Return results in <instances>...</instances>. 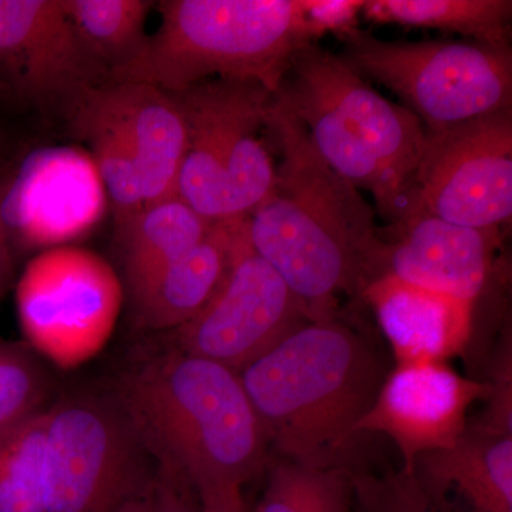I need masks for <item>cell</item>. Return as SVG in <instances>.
<instances>
[{"label": "cell", "mask_w": 512, "mask_h": 512, "mask_svg": "<svg viewBox=\"0 0 512 512\" xmlns=\"http://www.w3.org/2000/svg\"><path fill=\"white\" fill-rule=\"evenodd\" d=\"M269 130L279 163L271 190L247 217L249 241L309 319L336 318L340 296L362 299L386 272L382 228L362 192L323 161L276 93Z\"/></svg>", "instance_id": "6da1fadb"}, {"label": "cell", "mask_w": 512, "mask_h": 512, "mask_svg": "<svg viewBox=\"0 0 512 512\" xmlns=\"http://www.w3.org/2000/svg\"><path fill=\"white\" fill-rule=\"evenodd\" d=\"M109 389L148 454L180 471L202 508L242 503L244 485L266 470L268 437L235 370L158 340Z\"/></svg>", "instance_id": "7a4b0ae2"}, {"label": "cell", "mask_w": 512, "mask_h": 512, "mask_svg": "<svg viewBox=\"0 0 512 512\" xmlns=\"http://www.w3.org/2000/svg\"><path fill=\"white\" fill-rule=\"evenodd\" d=\"M238 373L271 456L313 467L353 466L357 423L386 377L375 350L336 318L303 323Z\"/></svg>", "instance_id": "3957f363"}, {"label": "cell", "mask_w": 512, "mask_h": 512, "mask_svg": "<svg viewBox=\"0 0 512 512\" xmlns=\"http://www.w3.org/2000/svg\"><path fill=\"white\" fill-rule=\"evenodd\" d=\"M148 456L109 387L74 390L0 439V512H113Z\"/></svg>", "instance_id": "277c9868"}, {"label": "cell", "mask_w": 512, "mask_h": 512, "mask_svg": "<svg viewBox=\"0 0 512 512\" xmlns=\"http://www.w3.org/2000/svg\"><path fill=\"white\" fill-rule=\"evenodd\" d=\"M276 96L305 128L323 161L360 192H370L387 225L412 211L427 133L406 107L384 99L318 42L293 55Z\"/></svg>", "instance_id": "5b68a950"}, {"label": "cell", "mask_w": 512, "mask_h": 512, "mask_svg": "<svg viewBox=\"0 0 512 512\" xmlns=\"http://www.w3.org/2000/svg\"><path fill=\"white\" fill-rule=\"evenodd\" d=\"M143 47L109 74L168 93L204 80L262 84L276 93L293 55L315 43L303 0H164Z\"/></svg>", "instance_id": "8992f818"}, {"label": "cell", "mask_w": 512, "mask_h": 512, "mask_svg": "<svg viewBox=\"0 0 512 512\" xmlns=\"http://www.w3.org/2000/svg\"><path fill=\"white\" fill-rule=\"evenodd\" d=\"M173 94L187 127L178 197L211 224L248 217L275 180V94L259 83L222 79Z\"/></svg>", "instance_id": "52a82bcc"}, {"label": "cell", "mask_w": 512, "mask_h": 512, "mask_svg": "<svg viewBox=\"0 0 512 512\" xmlns=\"http://www.w3.org/2000/svg\"><path fill=\"white\" fill-rule=\"evenodd\" d=\"M340 40L339 56L396 94L427 134L512 107L511 47L387 42L359 28Z\"/></svg>", "instance_id": "ba28073f"}, {"label": "cell", "mask_w": 512, "mask_h": 512, "mask_svg": "<svg viewBox=\"0 0 512 512\" xmlns=\"http://www.w3.org/2000/svg\"><path fill=\"white\" fill-rule=\"evenodd\" d=\"M309 320L282 276L252 248L245 218L220 288L190 322L163 333V342L241 372Z\"/></svg>", "instance_id": "9c48e42d"}, {"label": "cell", "mask_w": 512, "mask_h": 512, "mask_svg": "<svg viewBox=\"0 0 512 512\" xmlns=\"http://www.w3.org/2000/svg\"><path fill=\"white\" fill-rule=\"evenodd\" d=\"M413 210L470 228H503L512 215V107L427 134Z\"/></svg>", "instance_id": "30bf717a"}, {"label": "cell", "mask_w": 512, "mask_h": 512, "mask_svg": "<svg viewBox=\"0 0 512 512\" xmlns=\"http://www.w3.org/2000/svg\"><path fill=\"white\" fill-rule=\"evenodd\" d=\"M119 278L104 259L86 249L50 248L26 266L16 302L23 332L35 350L66 357L97 348L119 312Z\"/></svg>", "instance_id": "8fae6325"}, {"label": "cell", "mask_w": 512, "mask_h": 512, "mask_svg": "<svg viewBox=\"0 0 512 512\" xmlns=\"http://www.w3.org/2000/svg\"><path fill=\"white\" fill-rule=\"evenodd\" d=\"M0 79L10 97L64 109L109 72L87 52L63 0H0Z\"/></svg>", "instance_id": "7c38bea8"}, {"label": "cell", "mask_w": 512, "mask_h": 512, "mask_svg": "<svg viewBox=\"0 0 512 512\" xmlns=\"http://www.w3.org/2000/svg\"><path fill=\"white\" fill-rule=\"evenodd\" d=\"M109 202L89 153L45 148L9 175L0 218L13 247H63L103 217Z\"/></svg>", "instance_id": "4fadbf2b"}, {"label": "cell", "mask_w": 512, "mask_h": 512, "mask_svg": "<svg viewBox=\"0 0 512 512\" xmlns=\"http://www.w3.org/2000/svg\"><path fill=\"white\" fill-rule=\"evenodd\" d=\"M493 390L491 384L458 375L447 363H402L384 377L356 433L392 439L402 454V470L413 473L421 454L453 447L461 439L468 410L490 399Z\"/></svg>", "instance_id": "5bb4252c"}, {"label": "cell", "mask_w": 512, "mask_h": 512, "mask_svg": "<svg viewBox=\"0 0 512 512\" xmlns=\"http://www.w3.org/2000/svg\"><path fill=\"white\" fill-rule=\"evenodd\" d=\"M380 232L387 274L473 305L490 281L501 242L500 228L463 227L420 210Z\"/></svg>", "instance_id": "9a60e30c"}, {"label": "cell", "mask_w": 512, "mask_h": 512, "mask_svg": "<svg viewBox=\"0 0 512 512\" xmlns=\"http://www.w3.org/2000/svg\"><path fill=\"white\" fill-rule=\"evenodd\" d=\"M70 109L99 120L126 141L140 165L146 207L177 195L187 127L173 93L107 80L80 93L64 107Z\"/></svg>", "instance_id": "2e32d148"}, {"label": "cell", "mask_w": 512, "mask_h": 512, "mask_svg": "<svg viewBox=\"0 0 512 512\" xmlns=\"http://www.w3.org/2000/svg\"><path fill=\"white\" fill-rule=\"evenodd\" d=\"M372 306L397 365L460 355L473 333V303L383 274L362 295Z\"/></svg>", "instance_id": "e0dca14e"}, {"label": "cell", "mask_w": 512, "mask_h": 512, "mask_svg": "<svg viewBox=\"0 0 512 512\" xmlns=\"http://www.w3.org/2000/svg\"><path fill=\"white\" fill-rule=\"evenodd\" d=\"M245 218L214 222L201 242L128 296L136 329L171 332L202 311L227 274L235 238Z\"/></svg>", "instance_id": "ac0fdd59"}, {"label": "cell", "mask_w": 512, "mask_h": 512, "mask_svg": "<svg viewBox=\"0 0 512 512\" xmlns=\"http://www.w3.org/2000/svg\"><path fill=\"white\" fill-rule=\"evenodd\" d=\"M413 471L431 494H454L468 512H512L511 434L466 430L453 447L421 454Z\"/></svg>", "instance_id": "d6986e66"}, {"label": "cell", "mask_w": 512, "mask_h": 512, "mask_svg": "<svg viewBox=\"0 0 512 512\" xmlns=\"http://www.w3.org/2000/svg\"><path fill=\"white\" fill-rule=\"evenodd\" d=\"M210 227L211 222L175 195L147 205L116 229L128 296L194 248Z\"/></svg>", "instance_id": "ffe728a7"}, {"label": "cell", "mask_w": 512, "mask_h": 512, "mask_svg": "<svg viewBox=\"0 0 512 512\" xmlns=\"http://www.w3.org/2000/svg\"><path fill=\"white\" fill-rule=\"evenodd\" d=\"M362 15L376 25L436 29L511 47V0H365Z\"/></svg>", "instance_id": "44dd1931"}, {"label": "cell", "mask_w": 512, "mask_h": 512, "mask_svg": "<svg viewBox=\"0 0 512 512\" xmlns=\"http://www.w3.org/2000/svg\"><path fill=\"white\" fill-rule=\"evenodd\" d=\"M77 36L107 70L119 67L146 43L150 0H63Z\"/></svg>", "instance_id": "7402d4cb"}, {"label": "cell", "mask_w": 512, "mask_h": 512, "mask_svg": "<svg viewBox=\"0 0 512 512\" xmlns=\"http://www.w3.org/2000/svg\"><path fill=\"white\" fill-rule=\"evenodd\" d=\"M355 468L305 466L271 456L255 512H353Z\"/></svg>", "instance_id": "603a6c76"}, {"label": "cell", "mask_w": 512, "mask_h": 512, "mask_svg": "<svg viewBox=\"0 0 512 512\" xmlns=\"http://www.w3.org/2000/svg\"><path fill=\"white\" fill-rule=\"evenodd\" d=\"M53 379L28 342L0 339V439L52 400Z\"/></svg>", "instance_id": "cb8c5ba5"}, {"label": "cell", "mask_w": 512, "mask_h": 512, "mask_svg": "<svg viewBox=\"0 0 512 512\" xmlns=\"http://www.w3.org/2000/svg\"><path fill=\"white\" fill-rule=\"evenodd\" d=\"M353 490V512H468L431 494L414 471L375 476L355 468Z\"/></svg>", "instance_id": "d4e9b609"}, {"label": "cell", "mask_w": 512, "mask_h": 512, "mask_svg": "<svg viewBox=\"0 0 512 512\" xmlns=\"http://www.w3.org/2000/svg\"><path fill=\"white\" fill-rule=\"evenodd\" d=\"M154 463L113 512H202L200 498L183 474Z\"/></svg>", "instance_id": "484cf974"}, {"label": "cell", "mask_w": 512, "mask_h": 512, "mask_svg": "<svg viewBox=\"0 0 512 512\" xmlns=\"http://www.w3.org/2000/svg\"><path fill=\"white\" fill-rule=\"evenodd\" d=\"M365 0H303L305 16L313 39L318 42L326 33L342 39L357 29L359 13Z\"/></svg>", "instance_id": "4316f807"}, {"label": "cell", "mask_w": 512, "mask_h": 512, "mask_svg": "<svg viewBox=\"0 0 512 512\" xmlns=\"http://www.w3.org/2000/svg\"><path fill=\"white\" fill-rule=\"evenodd\" d=\"M9 175L0 178V201H2L3 191L8 183ZM13 274V248L10 245L8 234L3 227L2 218H0V299L8 291Z\"/></svg>", "instance_id": "83f0119b"}, {"label": "cell", "mask_w": 512, "mask_h": 512, "mask_svg": "<svg viewBox=\"0 0 512 512\" xmlns=\"http://www.w3.org/2000/svg\"><path fill=\"white\" fill-rule=\"evenodd\" d=\"M202 508V507H201ZM202 512H248L247 504L232 505V507L214 508V510H204Z\"/></svg>", "instance_id": "f1b7e54d"}, {"label": "cell", "mask_w": 512, "mask_h": 512, "mask_svg": "<svg viewBox=\"0 0 512 512\" xmlns=\"http://www.w3.org/2000/svg\"><path fill=\"white\" fill-rule=\"evenodd\" d=\"M0 99H10L8 89H6L5 83L0 79Z\"/></svg>", "instance_id": "f546056e"}]
</instances>
